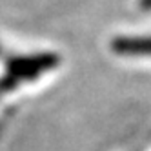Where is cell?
Returning <instances> with one entry per match:
<instances>
[{"instance_id":"cell-1","label":"cell","mask_w":151,"mask_h":151,"mask_svg":"<svg viewBox=\"0 0 151 151\" xmlns=\"http://www.w3.org/2000/svg\"><path fill=\"white\" fill-rule=\"evenodd\" d=\"M113 49L122 55H151V38H118Z\"/></svg>"}]
</instances>
